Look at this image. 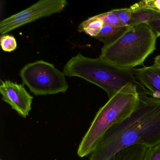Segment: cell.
<instances>
[{"mask_svg":"<svg viewBox=\"0 0 160 160\" xmlns=\"http://www.w3.org/2000/svg\"><path fill=\"white\" fill-rule=\"evenodd\" d=\"M138 94L135 109L103 135L89 160H108L118 152L133 145L152 148L160 144V100L143 92Z\"/></svg>","mask_w":160,"mask_h":160,"instance_id":"obj_1","label":"cell"},{"mask_svg":"<svg viewBox=\"0 0 160 160\" xmlns=\"http://www.w3.org/2000/svg\"><path fill=\"white\" fill-rule=\"evenodd\" d=\"M157 38L148 24L130 27L117 41L103 47L99 58L118 69L132 70L153 53Z\"/></svg>","mask_w":160,"mask_h":160,"instance_id":"obj_2","label":"cell"},{"mask_svg":"<svg viewBox=\"0 0 160 160\" xmlns=\"http://www.w3.org/2000/svg\"><path fill=\"white\" fill-rule=\"evenodd\" d=\"M139 101L138 88L127 84L102 107L96 114L89 128L78 146V155L81 158L89 155L99 139L113 125L129 117Z\"/></svg>","mask_w":160,"mask_h":160,"instance_id":"obj_3","label":"cell"},{"mask_svg":"<svg viewBox=\"0 0 160 160\" xmlns=\"http://www.w3.org/2000/svg\"><path fill=\"white\" fill-rule=\"evenodd\" d=\"M63 72L65 76L80 78L95 84L104 90L109 98L130 83L137 86L138 92H145L131 70L118 69L100 58H91L78 53L64 65Z\"/></svg>","mask_w":160,"mask_h":160,"instance_id":"obj_4","label":"cell"},{"mask_svg":"<svg viewBox=\"0 0 160 160\" xmlns=\"http://www.w3.org/2000/svg\"><path fill=\"white\" fill-rule=\"evenodd\" d=\"M19 75L24 84L36 96L63 93L69 88L63 72L43 60L26 64Z\"/></svg>","mask_w":160,"mask_h":160,"instance_id":"obj_5","label":"cell"},{"mask_svg":"<svg viewBox=\"0 0 160 160\" xmlns=\"http://www.w3.org/2000/svg\"><path fill=\"white\" fill-rule=\"evenodd\" d=\"M66 0H41L27 9L0 22V33L4 35L26 24L61 12L68 5Z\"/></svg>","mask_w":160,"mask_h":160,"instance_id":"obj_6","label":"cell"},{"mask_svg":"<svg viewBox=\"0 0 160 160\" xmlns=\"http://www.w3.org/2000/svg\"><path fill=\"white\" fill-rule=\"evenodd\" d=\"M0 92L2 100L11 106L21 117L27 118L32 109L33 97L21 84L10 81H1Z\"/></svg>","mask_w":160,"mask_h":160,"instance_id":"obj_7","label":"cell"},{"mask_svg":"<svg viewBox=\"0 0 160 160\" xmlns=\"http://www.w3.org/2000/svg\"><path fill=\"white\" fill-rule=\"evenodd\" d=\"M147 95L160 100V69L153 64L131 70Z\"/></svg>","mask_w":160,"mask_h":160,"instance_id":"obj_8","label":"cell"},{"mask_svg":"<svg viewBox=\"0 0 160 160\" xmlns=\"http://www.w3.org/2000/svg\"><path fill=\"white\" fill-rule=\"evenodd\" d=\"M150 148L144 145H133L118 152L108 160H146Z\"/></svg>","mask_w":160,"mask_h":160,"instance_id":"obj_9","label":"cell"},{"mask_svg":"<svg viewBox=\"0 0 160 160\" xmlns=\"http://www.w3.org/2000/svg\"><path fill=\"white\" fill-rule=\"evenodd\" d=\"M129 27L116 28L104 25L99 34L95 39L104 43V46L108 45L118 39L128 29Z\"/></svg>","mask_w":160,"mask_h":160,"instance_id":"obj_10","label":"cell"},{"mask_svg":"<svg viewBox=\"0 0 160 160\" xmlns=\"http://www.w3.org/2000/svg\"><path fill=\"white\" fill-rule=\"evenodd\" d=\"M104 25L103 21L96 15L82 22L78 27V31L79 32H84L95 38L99 34Z\"/></svg>","mask_w":160,"mask_h":160,"instance_id":"obj_11","label":"cell"},{"mask_svg":"<svg viewBox=\"0 0 160 160\" xmlns=\"http://www.w3.org/2000/svg\"><path fill=\"white\" fill-rule=\"evenodd\" d=\"M154 12L149 10L132 12V27L142 24H148L153 18Z\"/></svg>","mask_w":160,"mask_h":160,"instance_id":"obj_12","label":"cell"},{"mask_svg":"<svg viewBox=\"0 0 160 160\" xmlns=\"http://www.w3.org/2000/svg\"><path fill=\"white\" fill-rule=\"evenodd\" d=\"M129 8L132 12L149 10L160 13V0L142 1L134 3Z\"/></svg>","mask_w":160,"mask_h":160,"instance_id":"obj_13","label":"cell"},{"mask_svg":"<svg viewBox=\"0 0 160 160\" xmlns=\"http://www.w3.org/2000/svg\"><path fill=\"white\" fill-rule=\"evenodd\" d=\"M97 16L103 21L105 25H109L116 28L125 27L117 15L112 10L107 12L97 15Z\"/></svg>","mask_w":160,"mask_h":160,"instance_id":"obj_14","label":"cell"},{"mask_svg":"<svg viewBox=\"0 0 160 160\" xmlns=\"http://www.w3.org/2000/svg\"><path fill=\"white\" fill-rule=\"evenodd\" d=\"M112 11L117 15L124 27H132V12L130 8L114 9Z\"/></svg>","mask_w":160,"mask_h":160,"instance_id":"obj_15","label":"cell"},{"mask_svg":"<svg viewBox=\"0 0 160 160\" xmlns=\"http://www.w3.org/2000/svg\"><path fill=\"white\" fill-rule=\"evenodd\" d=\"M0 41L2 48L3 51L11 52L16 49L17 43L14 36L4 34L1 36Z\"/></svg>","mask_w":160,"mask_h":160,"instance_id":"obj_16","label":"cell"},{"mask_svg":"<svg viewBox=\"0 0 160 160\" xmlns=\"http://www.w3.org/2000/svg\"><path fill=\"white\" fill-rule=\"evenodd\" d=\"M147 24L156 37L160 36V13L154 12L153 18Z\"/></svg>","mask_w":160,"mask_h":160,"instance_id":"obj_17","label":"cell"},{"mask_svg":"<svg viewBox=\"0 0 160 160\" xmlns=\"http://www.w3.org/2000/svg\"><path fill=\"white\" fill-rule=\"evenodd\" d=\"M146 160H160V144L150 148Z\"/></svg>","mask_w":160,"mask_h":160,"instance_id":"obj_18","label":"cell"},{"mask_svg":"<svg viewBox=\"0 0 160 160\" xmlns=\"http://www.w3.org/2000/svg\"><path fill=\"white\" fill-rule=\"evenodd\" d=\"M154 64L155 66L160 69V55L157 56L154 59Z\"/></svg>","mask_w":160,"mask_h":160,"instance_id":"obj_19","label":"cell"}]
</instances>
